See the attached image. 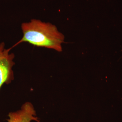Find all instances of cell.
I'll use <instances>...</instances> for the list:
<instances>
[{
  "mask_svg": "<svg viewBox=\"0 0 122 122\" xmlns=\"http://www.w3.org/2000/svg\"><path fill=\"white\" fill-rule=\"evenodd\" d=\"M21 28L22 38L13 47L26 42L37 47L52 49L58 52L62 51V44L64 42L65 36L54 25L33 19L23 23Z\"/></svg>",
  "mask_w": 122,
  "mask_h": 122,
  "instance_id": "1",
  "label": "cell"
},
{
  "mask_svg": "<svg viewBox=\"0 0 122 122\" xmlns=\"http://www.w3.org/2000/svg\"><path fill=\"white\" fill-rule=\"evenodd\" d=\"M11 48H5L4 42L0 43V90L3 85L10 84L14 80L15 54L10 52Z\"/></svg>",
  "mask_w": 122,
  "mask_h": 122,
  "instance_id": "2",
  "label": "cell"
},
{
  "mask_svg": "<svg viewBox=\"0 0 122 122\" xmlns=\"http://www.w3.org/2000/svg\"><path fill=\"white\" fill-rule=\"evenodd\" d=\"M7 120L8 122H39L35 108L30 102H26L24 104L21 109L17 111L9 113Z\"/></svg>",
  "mask_w": 122,
  "mask_h": 122,
  "instance_id": "3",
  "label": "cell"
}]
</instances>
